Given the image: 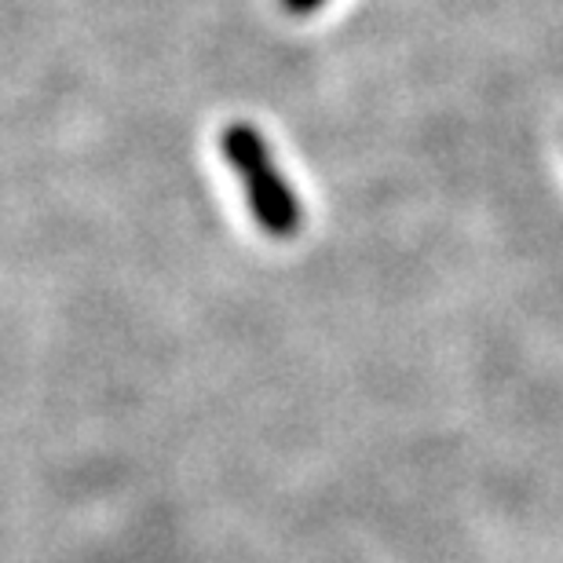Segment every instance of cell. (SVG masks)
Returning a JSON list of instances; mask_svg holds the SVG:
<instances>
[{"instance_id":"obj_2","label":"cell","mask_w":563,"mask_h":563,"mask_svg":"<svg viewBox=\"0 0 563 563\" xmlns=\"http://www.w3.org/2000/svg\"><path fill=\"white\" fill-rule=\"evenodd\" d=\"M282 4H286L289 11H297V15H308V11L319 8L322 0H282Z\"/></svg>"},{"instance_id":"obj_1","label":"cell","mask_w":563,"mask_h":563,"mask_svg":"<svg viewBox=\"0 0 563 563\" xmlns=\"http://www.w3.org/2000/svg\"><path fill=\"white\" fill-rule=\"evenodd\" d=\"M223 162L242 179V195L250 206L256 228L272 239H292L303 228V206L286 184L282 168L275 165L272 146L250 121H231L220 136Z\"/></svg>"}]
</instances>
